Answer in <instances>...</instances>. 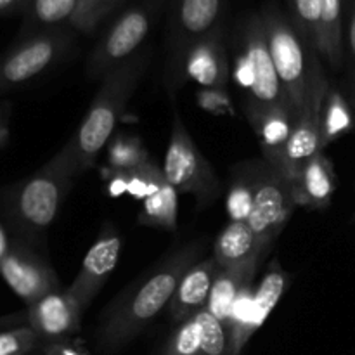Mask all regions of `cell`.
<instances>
[{
	"label": "cell",
	"mask_w": 355,
	"mask_h": 355,
	"mask_svg": "<svg viewBox=\"0 0 355 355\" xmlns=\"http://www.w3.org/2000/svg\"><path fill=\"white\" fill-rule=\"evenodd\" d=\"M139 224L148 227L165 229L175 232L179 220V193L168 184H162L153 191L146 200H142V210L137 217Z\"/></svg>",
	"instance_id": "cb8c5ba5"
},
{
	"label": "cell",
	"mask_w": 355,
	"mask_h": 355,
	"mask_svg": "<svg viewBox=\"0 0 355 355\" xmlns=\"http://www.w3.org/2000/svg\"><path fill=\"white\" fill-rule=\"evenodd\" d=\"M123 0H78L69 26L80 33H92L110 14H113Z\"/></svg>",
	"instance_id": "f546056e"
},
{
	"label": "cell",
	"mask_w": 355,
	"mask_h": 355,
	"mask_svg": "<svg viewBox=\"0 0 355 355\" xmlns=\"http://www.w3.org/2000/svg\"><path fill=\"white\" fill-rule=\"evenodd\" d=\"M290 17L302 37L318 51L321 38V0H288Z\"/></svg>",
	"instance_id": "f1b7e54d"
},
{
	"label": "cell",
	"mask_w": 355,
	"mask_h": 355,
	"mask_svg": "<svg viewBox=\"0 0 355 355\" xmlns=\"http://www.w3.org/2000/svg\"><path fill=\"white\" fill-rule=\"evenodd\" d=\"M260 17L277 76L297 120L307 99L312 78L322 66L321 55L302 37L290 14L279 9L276 3L263 7Z\"/></svg>",
	"instance_id": "277c9868"
},
{
	"label": "cell",
	"mask_w": 355,
	"mask_h": 355,
	"mask_svg": "<svg viewBox=\"0 0 355 355\" xmlns=\"http://www.w3.org/2000/svg\"><path fill=\"white\" fill-rule=\"evenodd\" d=\"M329 80L324 69L315 71L312 78V85L309 89L307 99L304 107L297 116L288 141L286 153H284V175L293 182L302 166L315 156L322 153L321 148V107L324 101V94L328 90Z\"/></svg>",
	"instance_id": "7c38bea8"
},
{
	"label": "cell",
	"mask_w": 355,
	"mask_h": 355,
	"mask_svg": "<svg viewBox=\"0 0 355 355\" xmlns=\"http://www.w3.org/2000/svg\"><path fill=\"white\" fill-rule=\"evenodd\" d=\"M159 3L162 0H142L118 16L90 52L85 69L87 78L96 82L103 80L116 66L141 51L158 16Z\"/></svg>",
	"instance_id": "ba28073f"
},
{
	"label": "cell",
	"mask_w": 355,
	"mask_h": 355,
	"mask_svg": "<svg viewBox=\"0 0 355 355\" xmlns=\"http://www.w3.org/2000/svg\"><path fill=\"white\" fill-rule=\"evenodd\" d=\"M257 270H259V266L229 267V269L218 267L207 311L214 314L227 328V331L236 302L246 288L252 286Z\"/></svg>",
	"instance_id": "7402d4cb"
},
{
	"label": "cell",
	"mask_w": 355,
	"mask_h": 355,
	"mask_svg": "<svg viewBox=\"0 0 355 355\" xmlns=\"http://www.w3.org/2000/svg\"><path fill=\"white\" fill-rule=\"evenodd\" d=\"M217 270L218 263L214 257L198 260L187 269L168 305L170 318L177 324L207 309Z\"/></svg>",
	"instance_id": "ac0fdd59"
},
{
	"label": "cell",
	"mask_w": 355,
	"mask_h": 355,
	"mask_svg": "<svg viewBox=\"0 0 355 355\" xmlns=\"http://www.w3.org/2000/svg\"><path fill=\"white\" fill-rule=\"evenodd\" d=\"M151 162L148 149L141 139L130 134H118L110 141L106 149L107 172H130Z\"/></svg>",
	"instance_id": "4316f807"
},
{
	"label": "cell",
	"mask_w": 355,
	"mask_h": 355,
	"mask_svg": "<svg viewBox=\"0 0 355 355\" xmlns=\"http://www.w3.org/2000/svg\"><path fill=\"white\" fill-rule=\"evenodd\" d=\"M162 168L170 186L179 194L194 196L200 207H208L220 194V180L214 166L191 137L175 104H173L170 141Z\"/></svg>",
	"instance_id": "8992f818"
},
{
	"label": "cell",
	"mask_w": 355,
	"mask_h": 355,
	"mask_svg": "<svg viewBox=\"0 0 355 355\" xmlns=\"http://www.w3.org/2000/svg\"><path fill=\"white\" fill-rule=\"evenodd\" d=\"M352 106L343 94L329 83L321 107V148L324 151L340 135L352 128Z\"/></svg>",
	"instance_id": "d4e9b609"
},
{
	"label": "cell",
	"mask_w": 355,
	"mask_h": 355,
	"mask_svg": "<svg viewBox=\"0 0 355 355\" xmlns=\"http://www.w3.org/2000/svg\"><path fill=\"white\" fill-rule=\"evenodd\" d=\"M7 135H9V130H7V123H6V118L2 116V113H0V146L6 142Z\"/></svg>",
	"instance_id": "e575fe53"
},
{
	"label": "cell",
	"mask_w": 355,
	"mask_h": 355,
	"mask_svg": "<svg viewBox=\"0 0 355 355\" xmlns=\"http://www.w3.org/2000/svg\"><path fill=\"white\" fill-rule=\"evenodd\" d=\"M246 118L259 139L263 159L284 175V153L293 130L295 114L288 107H274Z\"/></svg>",
	"instance_id": "d6986e66"
},
{
	"label": "cell",
	"mask_w": 355,
	"mask_h": 355,
	"mask_svg": "<svg viewBox=\"0 0 355 355\" xmlns=\"http://www.w3.org/2000/svg\"><path fill=\"white\" fill-rule=\"evenodd\" d=\"M0 274L10 290L26 305H33L45 295L61 290L55 270L37 253L26 248L7 250L0 259Z\"/></svg>",
	"instance_id": "5bb4252c"
},
{
	"label": "cell",
	"mask_w": 355,
	"mask_h": 355,
	"mask_svg": "<svg viewBox=\"0 0 355 355\" xmlns=\"http://www.w3.org/2000/svg\"><path fill=\"white\" fill-rule=\"evenodd\" d=\"M203 246V241H193L173 248L107 305L97 329L101 352H120L168 309L180 279L200 260Z\"/></svg>",
	"instance_id": "6da1fadb"
},
{
	"label": "cell",
	"mask_w": 355,
	"mask_h": 355,
	"mask_svg": "<svg viewBox=\"0 0 355 355\" xmlns=\"http://www.w3.org/2000/svg\"><path fill=\"white\" fill-rule=\"evenodd\" d=\"M225 0H172L170 2L168 62L165 85L175 97L184 78V59L189 49L222 28Z\"/></svg>",
	"instance_id": "52a82bcc"
},
{
	"label": "cell",
	"mask_w": 355,
	"mask_h": 355,
	"mask_svg": "<svg viewBox=\"0 0 355 355\" xmlns=\"http://www.w3.org/2000/svg\"><path fill=\"white\" fill-rule=\"evenodd\" d=\"M76 172L62 151L12 193L14 224L28 239H38L55 220Z\"/></svg>",
	"instance_id": "5b68a950"
},
{
	"label": "cell",
	"mask_w": 355,
	"mask_h": 355,
	"mask_svg": "<svg viewBox=\"0 0 355 355\" xmlns=\"http://www.w3.org/2000/svg\"><path fill=\"white\" fill-rule=\"evenodd\" d=\"M298 207L311 210H326L336 191V173L331 159L324 151L312 156L293 179Z\"/></svg>",
	"instance_id": "ffe728a7"
},
{
	"label": "cell",
	"mask_w": 355,
	"mask_h": 355,
	"mask_svg": "<svg viewBox=\"0 0 355 355\" xmlns=\"http://www.w3.org/2000/svg\"><path fill=\"white\" fill-rule=\"evenodd\" d=\"M73 45L71 31L66 28L38 31L0 59V89L16 87L54 66Z\"/></svg>",
	"instance_id": "8fae6325"
},
{
	"label": "cell",
	"mask_w": 355,
	"mask_h": 355,
	"mask_svg": "<svg viewBox=\"0 0 355 355\" xmlns=\"http://www.w3.org/2000/svg\"><path fill=\"white\" fill-rule=\"evenodd\" d=\"M196 103L207 113L215 116H227L234 114V104H232L231 94L227 89H205L201 87L196 92Z\"/></svg>",
	"instance_id": "d6a6232c"
},
{
	"label": "cell",
	"mask_w": 355,
	"mask_h": 355,
	"mask_svg": "<svg viewBox=\"0 0 355 355\" xmlns=\"http://www.w3.org/2000/svg\"><path fill=\"white\" fill-rule=\"evenodd\" d=\"M343 19H345V3H343V0H321L319 55L335 71H340L345 64Z\"/></svg>",
	"instance_id": "603a6c76"
},
{
	"label": "cell",
	"mask_w": 355,
	"mask_h": 355,
	"mask_svg": "<svg viewBox=\"0 0 355 355\" xmlns=\"http://www.w3.org/2000/svg\"><path fill=\"white\" fill-rule=\"evenodd\" d=\"M40 342V336L28 328L0 333V355H28Z\"/></svg>",
	"instance_id": "1f68e13d"
},
{
	"label": "cell",
	"mask_w": 355,
	"mask_h": 355,
	"mask_svg": "<svg viewBox=\"0 0 355 355\" xmlns=\"http://www.w3.org/2000/svg\"><path fill=\"white\" fill-rule=\"evenodd\" d=\"M263 248L248 222H229L214 243V257L220 269L241 266H260Z\"/></svg>",
	"instance_id": "44dd1931"
},
{
	"label": "cell",
	"mask_w": 355,
	"mask_h": 355,
	"mask_svg": "<svg viewBox=\"0 0 355 355\" xmlns=\"http://www.w3.org/2000/svg\"><path fill=\"white\" fill-rule=\"evenodd\" d=\"M121 236L113 225L107 224L87 252L75 279L68 286V293L78 302L82 311L85 312L101 293L106 281L113 274L118 259L121 253Z\"/></svg>",
	"instance_id": "4fadbf2b"
},
{
	"label": "cell",
	"mask_w": 355,
	"mask_h": 355,
	"mask_svg": "<svg viewBox=\"0 0 355 355\" xmlns=\"http://www.w3.org/2000/svg\"><path fill=\"white\" fill-rule=\"evenodd\" d=\"M297 208V194L290 179L270 166L266 159H257L255 191L248 224L263 252H269Z\"/></svg>",
	"instance_id": "9c48e42d"
},
{
	"label": "cell",
	"mask_w": 355,
	"mask_h": 355,
	"mask_svg": "<svg viewBox=\"0 0 355 355\" xmlns=\"http://www.w3.org/2000/svg\"><path fill=\"white\" fill-rule=\"evenodd\" d=\"M162 355H229V331L205 309L177 324Z\"/></svg>",
	"instance_id": "9a60e30c"
},
{
	"label": "cell",
	"mask_w": 355,
	"mask_h": 355,
	"mask_svg": "<svg viewBox=\"0 0 355 355\" xmlns=\"http://www.w3.org/2000/svg\"><path fill=\"white\" fill-rule=\"evenodd\" d=\"M290 277L279 260L269 263L262 281L246 288L238 298L229 322V355H241L252 336L266 324L286 291Z\"/></svg>",
	"instance_id": "30bf717a"
},
{
	"label": "cell",
	"mask_w": 355,
	"mask_h": 355,
	"mask_svg": "<svg viewBox=\"0 0 355 355\" xmlns=\"http://www.w3.org/2000/svg\"><path fill=\"white\" fill-rule=\"evenodd\" d=\"M184 78L194 80L205 89H227L231 80V58L224 28L189 49L184 59Z\"/></svg>",
	"instance_id": "e0dca14e"
},
{
	"label": "cell",
	"mask_w": 355,
	"mask_h": 355,
	"mask_svg": "<svg viewBox=\"0 0 355 355\" xmlns=\"http://www.w3.org/2000/svg\"><path fill=\"white\" fill-rule=\"evenodd\" d=\"M231 76L243 92L246 116L274 107L291 110L267 45L260 12L248 14L239 23L234 38Z\"/></svg>",
	"instance_id": "3957f363"
},
{
	"label": "cell",
	"mask_w": 355,
	"mask_h": 355,
	"mask_svg": "<svg viewBox=\"0 0 355 355\" xmlns=\"http://www.w3.org/2000/svg\"><path fill=\"white\" fill-rule=\"evenodd\" d=\"M257 159L248 163H239L231 173L227 189V215L231 222H248L255 191Z\"/></svg>",
	"instance_id": "484cf974"
},
{
	"label": "cell",
	"mask_w": 355,
	"mask_h": 355,
	"mask_svg": "<svg viewBox=\"0 0 355 355\" xmlns=\"http://www.w3.org/2000/svg\"><path fill=\"white\" fill-rule=\"evenodd\" d=\"M345 19H343V47L345 62L349 68V103L355 111V0H343Z\"/></svg>",
	"instance_id": "4dcf8cb0"
},
{
	"label": "cell",
	"mask_w": 355,
	"mask_h": 355,
	"mask_svg": "<svg viewBox=\"0 0 355 355\" xmlns=\"http://www.w3.org/2000/svg\"><path fill=\"white\" fill-rule=\"evenodd\" d=\"M78 0H30L26 7L28 26L33 30H54L71 21Z\"/></svg>",
	"instance_id": "83f0119b"
},
{
	"label": "cell",
	"mask_w": 355,
	"mask_h": 355,
	"mask_svg": "<svg viewBox=\"0 0 355 355\" xmlns=\"http://www.w3.org/2000/svg\"><path fill=\"white\" fill-rule=\"evenodd\" d=\"M83 314L85 312L68 290H58L30 305L26 318L40 340L58 342L78 331Z\"/></svg>",
	"instance_id": "2e32d148"
},
{
	"label": "cell",
	"mask_w": 355,
	"mask_h": 355,
	"mask_svg": "<svg viewBox=\"0 0 355 355\" xmlns=\"http://www.w3.org/2000/svg\"><path fill=\"white\" fill-rule=\"evenodd\" d=\"M148 62L149 52L139 51L134 58L121 62L101 80L96 97L82 123L61 149L76 175H82L83 172L92 168L97 156L110 144L114 127L120 121L128 101L137 90Z\"/></svg>",
	"instance_id": "7a4b0ae2"
},
{
	"label": "cell",
	"mask_w": 355,
	"mask_h": 355,
	"mask_svg": "<svg viewBox=\"0 0 355 355\" xmlns=\"http://www.w3.org/2000/svg\"><path fill=\"white\" fill-rule=\"evenodd\" d=\"M30 0H0V12H12L17 9H26Z\"/></svg>",
	"instance_id": "836d02e7"
}]
</instances>
